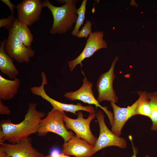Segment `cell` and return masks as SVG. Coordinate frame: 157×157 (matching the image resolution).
Masks as SVG:
<instances>
[{
  "mask_svg": "<svg viewBox=\"0 0 157 157\" xmlns=\"http://www.w3.org/2000/svg\"><path fill=\"white\" fill-rule=\"evenodd\" d=\"M60 3H64L60 7L52 5L49 0L42 2L43 7H47L51 12L53 18L51 28L49 31L52 35L66 33L72 29L76 22L77 16L76 4L78 0H56Z\"/></svg>",
  "mask_w": 157,
  "mask_h": 157,
  "instance_id": "2",
  "label": "cell"
},
{
  "mask_svg": "<svg viewBox=\"0 0 157 157\" xmlns=\"http://www.w3.org/2000/svg\"><path fill=\"white\" fill-rule=\"evenodd\" d=\"M11 113V110L8 107L6 106L0 99V114L1 115H9Z\"/></svg>",
  "mask_w": 157,
  "mask_h": 157,
  "instance_id": "23",
  "label": "cell"
},
{
  "mask_svg": "<svg viewBox=\"0 0 157 157\" xmlns=\"http://www.w3.org/2000/svg\"><path fill=\"white\" fill-rule=\"evenodd\" d=\"M62 153L75 157H90L94 147L85 140L74 135L62 145Z\"/></svg>",
  "mask_w": 157,
  "mask_h": 157,
  "instance_id": "14",
  "label": "cell"
},
{
  "mask_svg": "<svg viewBox=\"0 0 157 157\" xmlns=\"http://www.w3.org/2000/svg\"><path fill=\"white\" fill-rule=\"evenodd\" d=\"M37 105L29 104L24 119L19 123L14 124L10 119L1 121L0 143L7 142L15 144L37 133L41 120L46 116V113L37 110Z\"/></svg>",
  "mask_w": 157,
  "mask_h": 157,
  "instance_id": "1",
  "label": "cell"
},
{
  "mask_svg": "<svg viewBox=\"0 0 157 157\" xmlns=\"http://www.w3.org/2000/svg\"><path fill=\"white\" fill-rule=\"evenodd\" d=\"M6 40L0 42V70L1 73L7 75L10 78L14 79L17 78L19 71L15 66L13 59L6 53L4 47Z\"/></svg>",
  "mask_w": 157,
  "mask_h": 157,
  "instance_id": "15",
  "label": "cell"
},
{
  "mask_svg": "<svg viewBox=\"0 0 157 157\" xmlns=\"http://www.w3.org/2000/svg\"><path fill=\"white\" fill-rule=\"evenodd\" d=\"M104 35V32L101 31L94 32L90 35L85 48L81 53L75 59L68 62L71 72H72L78 64L82 67L83 66L82 61L85 58L92 56L98 50L107 48L106 42L103 40Z\"/></svg>",
  "mask_w": 157,
  "mask_h": 157,
  "instance_id": "11",
  "label": "cell"
},
{
  "mask_svg": "<svg viewBox=\"0 0 157 157\" xmlns=\"http://www.w3.org/2000/svg\"><path fill=\"white\" fill-rule=\"evenodd\" d=\"M151 105V113L150 118L152 125L151 129L157 131V91L148 93Z\"/></svg>",
  "mask_w": 157,
  "mask_h": 157,
  "instance_id": "18",
  "label": "cell"
},
{
  "mask_svg": "<svg viewBox=\"0 0 157 157\" xmlns=\"http://www.w3.org/2000/svg\"><path fill=\"white\" fill-rule=\"evenodd\" d=\"M145 92L146 91L138 92L139 96L138 99L131 106L126 108L120 107L115 103L110 102L113 111V121L111 131L115 135L119 137L122 134V129L126 121L132 117L135 116L136 108Z\"/></svg>",
  "mask_w": 157,
  "mask_h": 157,
  "instance_id": "10",
  "label": "cell"
},
{
  "mask_svg": "<svg viewBox=\"0 0 157 157\" xmlns=\"http://www.w3.org/2000/svg\"><path fill=\"white\" fill-rule=\"evenodd\" d=\"M64 112L53 108L43 118L37 132L40 137L46 135L50 132L56 133L62 137L64 142L68 141L74 135L66 128L63 119Z\"/></svg>",
  "mask_w": 157,
  "mask_h": 157,
  "instance_id": "3",
  "label": "cell"
},
{
  "mask_svg": "<svg viewBox=\"0 0 157 157\" xmlns=\"http://www.w3.org/2000/svg\"><path fill=\"white\" fill-rule=\"evenodd\" d=\"M42 7L40 0H23L17 6V18L30 27L39 20Z\"/></svg>",
  "mask_w": 157,
  "mask_h": 157,
  "instance_id": "12",
  "label": "cell"
},
{
  "mask_svg": "<svg viewBox=\"0 0 157 157\" xmlns=\"http://www.w3.org/2000/svg\"><path fill=\"white\" fill-rule=\"evenodd\" d=\"M77 118L75 119L67 116L65 113L63 119L66 129L73 131L76 135L86 141L88 143L94 146L97 138L92 132L90 129V124L96 117V113H90L86 118L81 110L77 112Z\"/></svg>",
  "mask_w": 157,
  "mask_h": 157,
  "instance_id": "5",
  "label": "cell"
},
{
  "mask_svg": "<svg viewBox=\"0 0 157 157\" xmlns=\"http://www.w3.org/2000/svg\"><path fill=\"white\" fill-rule=\"evenodd\" d=\"M0 157H8L4 152L2 150H0Z\"/></svg>",
  "mask_w": 157,
  "mask_h": 157,
  "instance_id": "27",
  "label": "cell"
},
{
  "mask_svg": "<svg viewBox=\"0 0 157 157\" xmlns=\"http://www.w3.org/2000/svg\"><path fill=\"white\" fill-rule=\"evenodd\" d=\"M20 81L17 78L13 80L6 79L0 75V99L9 100L17 94Z\"/></svg>",
  "mask_w": 157,
  "mask_h": 157,
  "instance_id": "16",
  "label": "cell"
},
{
  "mask_svg": "<svg viewBox=\"0 0 157 157\" xmlns=\"http://www.w3.org/2000/svg\"><path fill=\"white\" fill-rule=\"evenodd\" d=\"M87 1V0H83L80 7L77 9L76 14L78 15V16L74 28L71 33L74 36H76L79 32V28L83 25L85 19Z\"/></svg>",
  "mask_w": 157,
  "mask_h": 157,
  "instance_id": "20",
  "label": "cell"
},
{
  "mask_svg": "<svg viewBox=\"0 0 157 157\" xmlns=\"http://www.w3.org/2000/svg\"><path fill=\"white\" fill-rule=\"evenodd\" d=\"M129 138L130 140H131V144L132 145L133 150V155L131 156L130 157H138L136 156L138 152V149L137 148L135 147L133 144V142L132 137V136L130 135L129 136ZM145 157H149V156H148L147 155Z\"/></svg>",
  "mask_w": 157,
  "mask_h": 157,
  "instance_id": "26",
  "label": "cell"
},
{
  "mask_svg": "<svg viewBox=\"0 0 157 157\" xmlns=\"http://www.w3.org/2000/svg\"><path fill=\"white\" fill-rule=\"evenodd\" d=\"M41 76L42 82L41 85L39 86L32 87L30 90L33 94L41 97L49 102L52 106V108L64 112H69L76 115L77 112L80 110L84 111L89 113H96L95 109L91 106H83L79 103L76 104H66L52 98L47 94L44 90L45 85L48 84L45 73H42Z\"/></svg>",
  "mask_w": 157,
  "mask_h": 157,
  "instance_id": "7",
  "label": "cell"
},
{
  "mask_svg": "<svg viewBox=\"0 0 157 157\" xmlns=\"http://www.w3.org/2000/svg\"><path fill=\"white\" fill-rule=\"evenodd\" d=\"M82 86L77 90L72 92H67L64 94V97L72 101L80 100L89 104L95 105L99 107L106 113L108 117L110 125L112 126L113 121V115L112 112L108 110L106 106L103 107L95 98L92 91L93 83L85 77L83 79Z\"/></svg>",
  "mask_w": 157,
  "mask_h": 157,
  "instance_id": "9",
  "label": "cell"
},
{
  "mask_svg": "<svg viewBox=\"0 0 157 157\" xmlns=\"http://www.w3.org/2000/svg\"><path fill=\"white\" fill-rule=\"evenodd\" d=\"M44 157H71L63 153H60L56 150L53 151L49 154L45 156Z\"/></svg>",
  "mask_w": 157,
  "mask_h": 157,
  "instance_id": "24",
  "label": "cell"
},
{
  "mask_svg": "<svg viewBox=\"0 0 157 157\" xmlns=\"http://www.w3.org/2000/svg\"><path fill=\"white\" fill-rule=\"evenodd\" d=\"M118 58L117 56L112 62L109 70L101 74L97 80L96 88L98 94L97 100L99 102L107 101L115 103L118 101V97L113 89V84L116 78L115 65Z\"/></svg>",
  "mask_w": 157,
  "mask_h": 157,
  "instance_id": "8",
  "label": "cell"
},
{
  "mask_svg": "<svg viewBox=\"0 0 157 157\" xmlns=\"http://www.w3.org/2000/svg\"><path fill=\"white\" fill-rule=\"evenodd\" d=\"M96 117L99 126V134L90 157L98 151L108 147L115 146L125 149L127 146L125 139L116 135L108 129L105 123L103 113L100 110L97 111Z\"/></svg>",
  "mask_w": 157,
  "mask_h": 157,
  "instance_id": "6",
  "label": "cell"
},
{
  "mask_svg": "<svg viewBox=\"0 0 157 157\" xmlns=\"http://www.w3.org/2000/svg\"><path fill=\"white\" fill-rule=\"evenodd\" d=\"M16 31L17 35L21 42L26 46L31 47L33 40V35L28 26L20 22L17 18Z\"/></svg>",
  "mask_w": 157,
  "mask_h": 157,
  "instance_id": "17",
  "label": "cell"
},
{
  "mask_svg": "<svg viewBox=\"0 0 157 157\" xmlns=\"http://www.w3.org/2000/svg\"><path fill=\"white\" fill-rule=\"evenodd\" d=\"M15 18L12 15L7 18L3 17L0 19V28L8 30L12 28Z\"/></svg>",
  "mask_w": 157,
  "mask_h": 157,
  "instance_id": "22",
  "label": "cell"
},
{
  "mask_svg": "<svg viewBox=\"0 0 157 157\" xmlns=\"http://www.w3.org/2000/svg\"><path fill=\"white\" fill-rule=\"evenodd\" d=\"M17 18H16L12 28L9 31L4 49L7 55L19 63H28L35 52L31 47H27L21 42L16 33Z\"/></svg>",
  "mask_w": 157,
  "mask_h": 157,
  "instance_id": "4",
  "label": "cell"
},
{
  "mask_svg": "<svg viewBox=\"0 0 157 157\" xmlns=\"http://www.w3.org/2000/svg\"><path fill=\"white\" fill-rule=\"evenodd\" d=\"M32 139H28L15 144L0 143V150L8 157H44V156L34 148Z\"/></svg>",
  "mask_w": 157,
  "mask_h": 157,
  "instance_id": "13",
  "label": "cell"
},
{
  "mask_svg": "<svg viewBox=\"0 0 157 157\" xmlns=\"http://www.w3.org/2000/svg\"><path fill=\"white\" fill-rule=\"evenodd\" d=\"M92 24L90 21L87 20L82 29L77 34L76 36L78 38H87L92 33L91 27Z\"/></svg>",
  "mask_w": 157,
  "mask_h": 157,
  "instance_id": "21",
  "label": "cell"
},
{
  "mask_svg": "<svg viewBox=\"0 0 157 157\" xmlns=\"http://www.w3.org/2000/svg\"><path fill=\"white\" fill-rule=\"evenodd\" d=\"M1 1L7 5L11 10L12 15H14V9L15 8V5L9 0H1Z\"/></svg>",
  "mask_w": 157,
  "mask_h": 157,
  "instance_id": "25",
  "label": "cell"
},
{
  "mask_svg": "<svg viewBox=\"0 0 157 157\" xmlns=\"http://www.w3.org/2000/svg\"><path fill=\"white\" fill-rule=\"evenodd\" d=\"M151 113V105L148 93L146 92L136 110L135 115H142L150 118Z\"/></svg>",
  "mask_w": 157,
  "mask_h": 157,
  "instance_id": "19",
  "label": "cell"
}]
</instances>
